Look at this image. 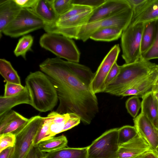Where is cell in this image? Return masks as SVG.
<instances>
[{"label":"cell","mask_w":158,"mask_h":158,"mask_svg":"<svg viewBox=\"0 0 158 158\" xmlns=\"http://www.w3.org/2000/svg\"><path fill=\"white\" fill-rule=\"evenodd\" d=\"M55 88L59 101L56 111L60 114L74 113L84 124L90 123L99 111L98 99L90 89L70 70L66 61L48 58L39 65Z\"/></svg>","instance_id":"cell-1"},{"label":"cell","mask_w":158,"mask_h":158,"mask_svg":"<svg viewBox=\"0 0 158 158\" xmlns=\"http://www.w3.org/2000/svg\"><path fill=\"white\" fill-rule=\"evenodd\" d=\"M133 15V10L130 8L110 17L81 26L71 27L54 26L51 31L52 33L85 42L93 33L105 28L117 27L124 30L129 25Z\"/></svg>","instance_id":"cell-2"},{"label":"cell","mask_w":158,"mask_h":158,"mask_svg":"<svg viewBox=\"0 0 158 158\" xmlns=\"http://www.w3.org/2000/svg\"><path fill=\"white\" fill-rule=\"evenodd\" d=\"M31 97V106L41 112L52 110L58 100L56 89L48 76L42 71L30 72L25 80Z\"/></svg>","instance_id":"cell-3"},{"label":"cell","mask_w":158,"mask_h":158,"mask_svg":"<svg viewBox=\"0 0 158 158\" xmlns=\"http://www.w3.org/2000/svg\"><path fill=\"white\" fill-rule=\"evenodd\" d=\"M156 64L141 57L134 62L120 66L118 75L106 87L104 92L121 96L135 82L149 74Z\"/></svg>","instance_id":"cell-4"},{"label":"cell","mask_w":158,"mask_h":158,"mask_svg":"<svg viewBox=\"0 0 158 158\" xmlns=\"http://www.w3.org/2000/svg\"><path fill=\"white\" fill-rule=\"evenodd\" d=\"M41 47L67 61L78 63L80 53L74 41L71 38L60 35L46 33L40 37Z\"/></svg>","instance_id":"cell-5"},{"label":"cell","mask_w":158,"mask_h":158,"mask_svg":"<svg viewBox=\"0 0 158 158\" xmlns=\"http://www.w3.org/2000/svg\"><path fill=\"white\" fill-rule=\"evenodd\" d=\"M44 120V117L39 115L32 117L14 133L16 140L12 158H26L34 145L35 139Z\"/></svg>","instance_id":"cell-6"},{"label":"cell","mask_w":158,"mask_h":158,"mask_svg":"<svg viewBox=\"0 0 158 158\" xmlns=\"http://www.w3.org/2000/svg\"><path fill=\"white\" fill-rule=\"evenodd\" d=\"M46 23L30 9L22 8L15 18L4 30L2 33L17 38L45 27Z\"/></svg>","instance_id":"cell-7"},{"label":"cell","mask_w":158,"mask_h":158,"mask_svg":"<svg viewBox=\"0 0 158 158\" xmlns=\"http://www.w3.org/2000/svg\"><path fill=\"white\" fill-rule=\"evenodd\" d=\"M144 25L129 24L123 32L121 43L122 56L126 64L136 61L141 57V38Z\"/></svg>","instance_id":"cell-8"},{"label":"cell","mask_w":158,"mask_h":158,"mask_svg":"<svg viewBox=\"0 0 158 158\" xmlns=\"http://www.w3.org/2000/svg\"><path fill=\"white\" fill-rule=\"evenodd\" d=\"M118 129L106 131L87 146V158H118Z\"/></svg>","instance_id":"cell-9"},{"label":"cell","mask_w":158,"mask_h":158,"mask_svg":"<svg viewBox=\"0 0 158 158\" xmlns=\"http://www.w3.org/2000/svg\"><path fill=\"white\" fill-rule=\"evenodd\" d=\"M120 51L119 45H114L105 57L95 73L89 86L95 94L104 92L105 80L113 65L116 62Z\"/></svg>","instance_id":"cell-10"},{"label":"cell","mask_w":158,"mask_h":158,"mask_svg":"<svg viewBox=\"0 0 158 158\" xmlns=\"http://www.w3.org/2000/svg\"><path fill=\"white\" fill-rule=\"evenodd\" d=\"M133 120L138 134L148 142L151 149L158 154V129L141 113Z\"/></svg>","instance_id":"cell-11"},{"label":"cell","mask_w":158,"mask_h":158,"mask_svg":"<svg viewBox=\"0 0 158 158\" xmlns=\"http://www.w3.org/2000/svg\"><path fill=\"white\" fill-rule=\"evenodd\" d=\"M130 8L127 0H106L104 3L93 10L89 23L110 17Z\"/></svg>","instance_id":"cell-12"},{"label":"cell","mask_w":158,"mask_h":158,"mask_svg":"<svg viewBox=\"0 0 158 158\" xmlns=\"http://www.w3.org/2000/svg\"><path fill=\"white\" fill-rule=\"evenodd\" d=\"M151 150L148 142L138 134L132 139L119 146L118 158H138Z\"/></svg>","instance_id":"cell-13"},{"label":"cell","mask_w":158,"mask_h":158,"mask_svg":"<svg viewBox=\"0 0 158 158\" xmlns=\"http://www.w3.org/2000/svg\"><path fill=\"white\" fill-rule=\"evenodd\" d=\"M158 20V0H147L139 9L133 12L130 25L145 24Z\"/></svg>","instance_id":"cell-14"},{"label":"cell","mask_w":158,"mask_h":158,"mask_svg":"<svg viewBox=\"0 0 158 158\" xmlns=\"http://www.w3.org/2000/svg\"><path fill=\"white\" fill-rule=\"evenodd\" d=\"M156 65L149 74L135 82L129 88L122 93L121 96L134 95L141 98L146 93L151 90L158 77Z\"/></svg>","instance_id":"cell-15"},{"label":"cell","mask_w":158,"mask_h":158,"mask_svg":"<svg viewBox=\"0 0 158 158\" xmlns=\"http://www.w3.org/2000/svg\"><path fill=\"white\" fill-rule=\"evenodd\" d=\"M141 98V113L158 129V99L151 90Z\"/></svg>","instance_id":"cell-16"},{"label":"cell","mask_w":158,"mask_h":158,"mask_svg":"<svg viewBox=\"0 0 158 158\" xmlns=\"http://www.w3.org/2000/svg\"><path fill=\"white\" fill-rule=\"evenodd\" d=\"M22 8L14 0H0V35L6 28L16 17Z\"/></svg>","instance_id":"cell-17"},{"label":"cell","mask_w":158,"mask_h":158,"mask_svg":"<svg viewBox=\"0 0 158 158\" xmlns=\"http://www.w3.org/2000/svg\"><path fill=\"white\" fill-rule=\"evenodd\" d=\"M22 104L32 105L30 94L27 88L23 91L10 96H1L0 116L10 110L15 106Z\"/></svg>","instance_id":"cell-18"},{"label":"cell","mask_w":158,"mask_h":158,"mask_svg":"<svg viewBox=\"0 0 158 158\" xmlns=\"http://www.w3.org/2000/svg\"><path fill=\"white\" fill-rule=\"evenodd\" d=\"M33 10L46 24L54 23L58 18L52 0H38Z\"/></svg>","instance_id":"cell-19"},{"label":"cell","mask_w":158,"mask_h":158,"mask_svg":"<svg viewBox=\"0 0 158 158\" xmlns=\"http://www.w3.org/2000/svg\"><path fill=\"white\" fill-rule=\"evenodd\" d=\"M87 147L73 148L68 147L45 153V158H87Z\"/></svg>","instance_id":"cell-20"},{"label":"cell","mask_w":158,"mask_h":158,"mask_svg":"<svg viewBox=\"0 0 158 158\" xmlns=\"http://www.w3.org/2000/svg\"><path fill=\"white\" fill-rule=\"evenodd\" d=\"M71 71L86 85L90 87L95 74L88 67L78 63L66 61Z\"/></svg>","instance_id":"cell-21"},{"label":"cell","mask_w":158,"mask_h":158,"mask_svg":"<svg viewBox=\"0 0 158 158\" xmlns=\"http://www.w3.org/2000/svg\"><path fill=\"white\" fill-rule=\"evenodd\" d=\"M68 142L66 137L62 135L41 141L37 145L41 152L48 153L67 147Z\"/></svg>","instance_id":"cell-22"},{"label":"cell","mask_w":158,"mask_h":158,"mask_svg":"<svg viewBox=\"0 0 158 158\" xmlns=\"http://www.w3.org/2000/svg\"><path fill=\"white\" fill-rule=\"evenodd\" d=\"M156 21L144 24L141 42V56L146 53L152 46L155 37Z\"/></svg>","instance_id":"cell-23"},{"label":"cell","mask_w":158,"mask_h":158,"mask_svg":"<svg viewBox=\"0 0 158 158\" xmlns=\"http://www.w3.org/2000/svg\"><path fill=\"white\" fill-rule=\"evenodd\" d=\"M123 31L122 29L117 27H107L94 33L90 39L97 41H111L121 37Z\"/></svg>","instance_id":"cell-24"},{"label":"cell","mask_w":158,"mask_h":158,"mask_svg":"<svg viewBox=\"0 0 158 158\" xmlns=\"http://www.w3.org/2000/svg\"><path fill=\"white\" fill-rule=\"evenodd\" d=\"M0 73L6 82L21 84L20 79L17 71L10 62L4 59H0Z\"/></svg>","instance_id":"cell-25"},{"label":"cell","mask_w":158,"mask_h":158,"mask_svg":"<svg viewBox=\"0 0 158 158\" xmlns=\"http://www.w3.org/2000/svg\"><path fill=\"white\" fill-rule=\"evenodd\" d=\"M52 113L53 118L49 128V139L63 132L65 124L70 116V113L60 114L56 111Z\"/></svg>","instance_id":"cell-26"},{"label":"cell","mask_w":158,"mask_h":158,"mask_svg":"<svg viewBox=\"0 0 158 158\" xmlns=\"http://www.w3.org/2000/svg\"><path fill=\"white\" fill-rule=\"evenodd\" d=\"M93 10L74 16L67 19L52 24L61 27H71L82 25L89 23Z\"/></svg>","instance_id":"cell-27"},{"label":"cell","mask_w":158,"mask_h":158,"mask_svg":"<svg viewBox=\"0 0 158 158\" xmlns=\"http://www.w3.org/2000/svg\"><path fill=\"white\" fill-rule=\"evenodd\" d=\"M33 42V38L31 35H24L21 38L14 50L15 55L17 57L21 56L26 60V53L31 50Z\"/></svg>","instance_id":"cell-28"},{"label":"cell","mask_w":158,"mask_h":158,"mask_svg":"<svg viewBox=\"0 0 158 158\" xmlns=\"http://www.w3.org/2000/svg\"><path fill=\"white\" fill-rule=\"evenodd\" d=\"M138 134L134 126L125 125L118 128V146L128 142L136 136Z\"/></svg>","instance_id":"cell-29"},{"label":"cell","mask_w":158,"mask_h":158,"mask_svg":"<svg viewBox=\"0 0 158 158\" xmlns=\"http://www.w3.org/2000/svg\"><path fill=\"white\" fill-rule=\"evenodd\" d=\"M28 120L29 119L17 113L15 116L0 132V135L9 133L14 134L25 124Z\"/></svg>","instance_id":"cell-30"},{"label":"cell","mask_w":158,"mask_h":158,"mask_svg":"<svg viewBox=\"0 0 158 158\" xmlns=\"http://www.w3.org/2000/svg\"><path fill=\"white\" fill-rule=\"evenodd\" d=\"M53 118L52 111L49 113L47 117H44V122L35 139L34 145H37L40 142L49 139V128Z\"/></svg>","instance_id":"cell-31"},{"label":"cell","mask_w":158,"mask_h":158,"mask_svg":"<svg viewBox=\"0 0 158 158\" xmlns=\"http://www.w3.org/2000/svg\"><path fill=\"white\" fill-rule=\"evenodd\" d=\"M93 10V9L89 6L73 4V7L70 10L58 17L54 23L67 19L81 13Z\"/></svg>","instance_id":"cell-32"},{"label":"cell","mask_w":158,"mask_h":158,"mask_svg":"<svg viewBox=\"0 0 158 158\" xmlns=\"http://www.w3.org/2000/svg\"><path fill=\"white\" fill-rule=\"evenodd\" d=\"M136 96H133L129 98L126 102V107L128 112L134 118L138 115L141 108V102Z\"/></svg>","instance_id":"cell-33"},{"label":"cell","mask_w":158,"mask_h":158,"mask_svg":"<svg viewBox=\"0 0 158 158\" xmlns=\"http://www.w3.org/2000/svg\"><path fill=\"white\" fill-rule=\"evenodd\" d=\"M72 0H52L55 10L58 17L66 13L73 6Z\"/></svg>","instance_id":"cell-34"},{"label":"cell","mask_w":158,"mask_h":158,"mask_svg":"<svg viewBox=\"0 0 158 158\" xmlns=\"http://www.w3.org/2000/svg\"><path fill=\"white\" fill-rule=\"evenodd\" d=\"M141 57L148 60L158 59V20L156 21V33L154 43L149 50L142 55Z\"/></svg>","instance_id":"cell-35"},{"label":"cell","mask_w":158,"mask_h":158,"mask_svg":"<svg viewBox=\"0 0 158 158\" xmlns=\"http://www.w3.org/2000/svg\"><path fill=\"white\" fill-rule=\"evenodd\" d=\"M15 140V136L14 134L0 135V152L8 148L14 147Z\"/></svg>","instance_id":"cell-36"},{"label":"cell","mask_w":158,"mask_h":158,"mask_svg":"<svg viewBox=\"0 0 158 158\" xmlns=\"http://www.w3.org/2000/svg\"><path fill=\"white\" fill-rule=\"evenodd\" d=\"M26 88L25 86L24 87L21 84L6 82L5 85L3 96L7 97L17 94L24 90Z\"/></svg>","instance_id":"cell-37"},{"label":"cell","mask_w":158,"mask_h":158,"mask_svg":"<svg viewBox=\"0 0 158 158\" xmlns=\"http://www.w3.org/2000/svg\"><path fill=\"white\" fill-rule=\"evenodd\" d=\"M120 70V66L116 62L113 65L106 78L104 82L105 88L117 77L119 73Z\"/></svg>","instance_id":"cell-38"},{"label":"cell","mask_w":158,"mask_h":158,"mask_svg":"<svg viewBox=\"0 0 158 158\" xmlns=\"http://www.w3.org/2000/svg\"><path fill=\"white\" fill-rule=\"evenodd\" d=\"M17 113L15 111L10 110L0 116V132L15 116Z\"/></svg>","instance_id":"cell-39"},{"label":"cell","mask_w":158,"mask_h":158,"mask_svg":"<svg viewBox=\"0 0 158 158\" xmlns=\"http://www.w3.org/2000/svg\"><path fill=\"white\" fill-rule=\"evenodd\" d=\"M106 0H72L73 4L89 6L94 10L104 3Z\"/></svg>","instance_id":"cell-40"},{"label":"cell","mask_w":158,"mask_h":158,"mask_svg":"<svg viewBox=\"0 0 158 158\" xmlns=\"http://www.w3.org/2000/svg\"><path fill=\"white\" fill-rule=\"evenodd\" d=\"M81 121L80 118L74 113H70V116L66 123L63 132L71 129L78 125Z\"/></svg>","instance_id":"cell-41"},{"label":"cell","mask_w":158,"mask_h":158,"mask_svg":"<svg viewBox=\"0 0 158 158\" xmlns=\"http://www.w3.org/2000/svg\"><path fill=\"white\" fill-rule=\"evenodd\" d=\"M22 8L33 9L38 0H14Z\"/></svg>","instance_id":"cell-42"},{"label":"cell","mask_w":158,"mask_h":158,"mask_svg":"<svg viewBox=\"0 0 158 158\" xmlns=\"http://www.w3.org/2000/svg\"><path fill=\"white\" fill-rule=\"evenodd\" d=\"M45 153L41 152L38 145H34L26 158H40L45 156Z\"/></svg>","instance_id":"cell-43"},{"label":"cell","mask_w":158,"mask_h":158,"mask_svg":"<svg viewBox=\"0 0 158 158\" xmlns=\"http://www.w3.org/2000/svg\"><path fill=\"white\" fill-rule=\"evenodd\" d=\"M147 0H127L133 12L135 11L141 7Z\"/></svg>","instance_id":"cell-44"},{"label":"cell","mask_w":158,"mask_h":158,"mask_svg":"<svg viewBox=\"0 0 158 158\" xmlns=\"http://www.w3.org/2000/svg\"><path fill=\"white\" fill-rule=\"evenodd\" d=\"M14 147L8 148L0 152V158H9L13 153Z\"/></svg>","instance_id":"cell-45"},{"label":"cell","mask_w":158,"mask_h":158,"mask_svg":"<svg viewBox=\"0 0 158 158\" xmlns=\"http://www.w3.org/2000/svg\"><path fill=\"white\" fill-rule=\"evenodd\" d=\"M138 158H158V154L151 150L145 152Z\"/></svg>","instance_id":"cell-46"},{"label":"cell","mask_w":158,"mask_h":158,"mask_svg":"<svg viewBox=\"0 0 158 158\" xmlns=\"http://www.w3.org/2000/svg\"><path fill=\"white\" fill-rule=\"evenodd\" d=\"M151 90L154 96L158 99V83L156 82Z\"/></svg>","instance_id":"cell-47"},{"label":"cell","mask_w":158,"mask_h":158,"mask_svg":"<svg viewBox=\"0 0 158 158\" xmlns=\"http://www.w3.org/2000/svg\"><path fill=\"white\" fill-rule=\"evenodd\" d=\"M156 69H157V71H158V64H156ZM156 83H158V78H157V79L156 81Z\"/></svg>","instance_id":"cell-48"},{"label":"cell","mask_w":158,"mask_h":158,"mask_svg":"<svg viewBox=\"0 0 158 158\" xmlns=\"http://www.w3.org/2000/svg\"><path fill=\"white\" fill-rule=\"evenodd\" d=\"M13 153L10 155L9 158H12Z\"/></svg>","instance_id":"cell-49"},{"label":"cell","mask_w":158,"mask_h":158,"mask_svg":"<svg viewBox=\"0 0 158 158\" xmlns=\"http://www.w3.org/2000/svg\"><path fill=\"white\" fill-rule=\"evenodd\" d=\"M40 158H45V156H43V157H41Z\"/></svg>","instance_id":"cell-50"}]
</instances>
